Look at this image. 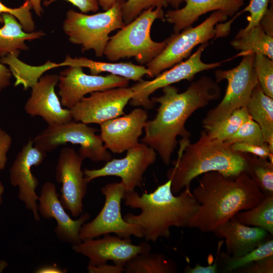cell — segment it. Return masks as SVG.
<instances>
[{
  "label": "cell",
  "instance_id": "obj_1",
  "mask_svg": "<svg viewBox=\"0 0 273 273\" xmlns=\"http://www.w3.org/2000/svg\"><path fill=\"white\" fill-rule=\"evenodd\" d=\"M163 94L151 101L159 106L155 117L147 120L143 143L157 152L163 162L169 165L177 141L176 138L189 139L191 133L185 124L196 111L219 99L221 88L218 82L207 76L193 82L184 92L171 85L162 88Z\"/></svg>",
  "mask_w": 273,
  "mask_h": 273
},
{
  "label": "cell",
  "instance_id": "obj_2",
  "mask_svg": "<svg viewBox=\"0 0 273 273\" xmlns=\"http://www.w3.org/2000/svg\"><path fill=\"white\" fill-rule=\"evenodd\" d=\"M201 175L192 192L199 206L188 224L201 232H213L238 212L253 208L265 197L245 171L234 176L217 171Z\"/></svg>",
  "mask_w": 273,
  "mask_h": 273
},
{
  "label": "cell",
  "instance_id": "obj_3",
  "mask_svg": "<svg viewBox=\"0 0 273 273\" xmlns=\"http://www.w3.org/2000/svg\"><path fill=\"white\" fill-rule=\"evenodd\" d=\"M171 185V179H168L152 193L140 196L133 191L124 195L125 206L139 208L141 212L138 215L128 213L123 218L140 227L147 242H156L159 238L168 239L172 226L188 227L189 219L198 208L199 204L190 188H185L175 196Z\"/></svg>",
  "mask_w": 273,
  "mask_h": 273
},
{
  "label": "cell",
  "instance_id": "obj_4",
  "mask_svg": "<svg viewBox=\"0 0 273 273\" xmlns=\"http://www.w3.org/2000/svg\"><path fill=\"white\" fill-rule=\"evenodd\" d=\"M179 145L177 158L167 172L174 194L190 188L194 178L208 172L217 171L234 176L244 171L243 153L233 150L223 141L211 138L205 130L196 142L191 143L189 139H182Z\"/></svg>",
  "mask_w": 273,
  "mask_h": 273
},
{
  "label": "cell",
  "instance_id": "obj_5",
  "mask_svg": "<svg viewBox=\"0 0 273 273\" xmlns=\"http://www.w3.org/2000/svg\"><path fill=\"white\" fill-rule=\"evenodd\" d=\"M157 19L165 20L163 8H150L143 11L129 23L110 37L104 55L111 62L133 57L141 65H146L164 49L166 39L156 42L152 39L151 29Z\"/></svg>",
  "mask_w": 273,
  "mask_h": 273
},
{
  "label": "cell",
  "instance_id": "obj_6",
  "mask_svg": "<svg viewBox=\"0 0 273 273\" xmlns=\"http://www.w3.org/2000/svg\"><path fill=\"white\" fill-rule=\"evenodd\" d=\"M123 2L119 0L109 10L92 15L68 10L63 29L70 42L81 46L82 52L92 50L96 56L102 57L110 33L125 25L122 12Z\"/></svg>",
  "mask_w": 273,
  "mask_h": 273
},
{
  "label": "cell",
  "instance_id": "obj_7",
  "mask_svg": "<svg viewBox=\"0 0 273 273\" xmlns=\"http://www.w3.org/2000/svg\"><path fill=\"white\" fill-rule=\"evenodd\" d=\"M228 18L224 12L214 11L197 26L187 27L166 39V44L162 51L146 65L151 77H156L164 70L187 59L197 45L207 42L213 38L228 35L230 30L224 23L216 25Z\"/></svg>",
  "mask_w": 273,
  "mask_h": 273
},
{
  "label": "cell",
  "instance_id": "obj_8",
  "mask_svg": "<svg viewBox=\"0 0 273 273\" xmlns=\"http://www.w3.org/2000/svg\"><path fill=\"white\" fill-rule=\"evenodd\" d=\"M254 54L243 56L238 65L229 70L218 69L214 72L215 81L225 79L228 86L222 100L209 110L202 123L206 128L228 117L234 110L245 107L252 91L258 83L253 66Z\"/></svg>",
  "mask_w": 273,
  "mask_h": 273
},
{
  "label": "cell",
  "instance_id": "obj_9",
  "mask_svg": "<svg viewBox=\"0 0 273 273\" xmlns=\"http://www.w3.org/2000/svg\"><path fill=\"white\" fill-rule=\"evenodd\" d=\"M97 130L85 123L71 120L63 124L48 125L33 141L35 146L46 153L67 143L79 145L80 148L78 153L84 159L107 162L112 159V155L100 135L96 134Z\"/></svg>",
  "mask_w": 273,
  "mask_h": 273
},
{
  "label": "cell",
  "instance_id": "obj_10",
  "mask_svg": "<svg viewBox=\"0 0 273 273\" xmlns=\"http://www.w3.org/2000/svg\"><path fill=\"white\" fill-rule=\"evenodd\" d=\"M101 192L105 197L104 205L93 220L82 225L79 233L81 240L110 233L124 239L131 236L143 238L141 228L127 222L122 216L121 202L125 193L122 182L109 183L102 188Z\"/></svg>",
  "mask_w": 273,
  "mask_h": 273
},
{
  "label": "cell",
  "instance_id": "obj_11",
  "mask_svg": "<svg viewBox=\"0 0 273 273\" xmlns=\"http://www.w3.org/2000/svg\"><path fill=\"white\" fill-rule=\"evenodd\" d=\"M209 44L208 42L201 44L197 50L186 61L160 73L153 80L147 81L141 79L137 81L131 87L133 94L129 104L132 106H142L145 109H151L155 103L149 97L156 90L183 80L191 81L197 74L220 66L222 61L206 63L201 60L202 53Z\"/></svg>",
  "mask_w": 273,
  "mask_h": 273
},
{
  "label": "cell",
  "instance_id": "obj_12",
  "mask_svg": "<svg viewBox=\"0 0 273 273\" xmlns=\"http://www.w3.org/2000/svg\"><path fill=\"white\" fill-rule=\"evenodd\" d=\"M156 152L144 143L127 150L126 156L121 159H111L101 168L84 169V176L89 183L103 176H116L121 178L125 192L141 187L143 175L147 168L156 160Z\"/></svg>",
  "mask_w": 273,
  "mask_h": 273
},
{
  "label": "cell",
  "instance_id": "obj_13",
  "mask_svg": "<svg viewBox=\"0 0 273 273\" xmlns=\"http://www.w3.org/2000/svg\"><path fill=\"white\" fill-rule=\"evenodd\" d=\"M83 160L73 148L64 147L60 150L56 167L55 179L62 184L60 202L75 217L83 213L88 184L81 169Z\"/></svg>",
  "mask_w": 273,
  "mask_h": 273
},
{
  "label": "cell",
  "instance_id": "obj_14",
  "mask_svg": "<svg viewBox=\"0 0 273 273\" xmlns=\"http://www.w3.org/2000/svg\"><path fill=\"white\" fill-rule=\"evenodd\" d=\"M131 87H120L97 91L83 97L70 110L72 119L86 124H101L124 115V109L131 99Z\"/></svg>",
  "mask_w": 273,
  "mask_h": 273
},
{
  "label": "cell",
  "instance_id": "obj_15",
  "mask_svg": "<svg viewBox=\"0 0 273 273\" xmlns=\"http://www.w3.org/2000/svg\"><path fill=\"white\" fill-rule=\"evenodd\" d=\"M72 249L87 257L89 265L98 266L111 260L114 264L124 267L137 255L149 253L151 247L146 242L133 245L130 238L124 239L108 234L104 235L101 239L82 241L72 246Z\"/></svg>",
  "mask_w": 273,
  "mask_h": 273
},
{
  "label": "cell",
  "instance_id": "obj_16",
  "mask_svg": "<svg viewBox=\"0 0 273 273\" xmlns=\"http://www.w3.org/2000/svg\"><path fill=\"white\" fill-rule=\"evenodd\" d=\"M30 138L18 153L11 168L9 179L11 185L18 188V198L23 202L25 207L31 211L35 220H40L38 210L39 196L36 189L39 180L31 172L32 166L41 164L47 156V153L39 147L34 146Z\"/></svg>",
  "mask_w": 273,
  "mask_h": 273
},
{
  "label": "cell",
  "instance_id": "obj_17",
  "mask_svg": "<svg viewBox=\"0 0 273 273\" xmlns=\"http://www.w3.org/2000/svg\"><path fill=\"white\" fill-rule=\"evenodd\" d=\"M129 80L109 74H87L80 67H68L60 72L58 83L62 106L70 109L88 94L108 89L127 87Z\"/></svg>",
  "mask_w": 273,
  "mask_h": 273
},
{
  "label": "cell",
  "instance_id": "obj_18",
  "mask_svg": "<svg viewBox=\"0 0 273 273\" xmlns=\"http://www.w3.org/2000/svg\"><path fill=\"white\" fill-rule=\"evenodd\" d=\"M59 75L47 74L41 76L31 86V93L24 106L25 112L32 117L40 116L48 124L54 125L72 120L70 109L62 106L55 87Z\"/></svg>",
  "mask_w": 273,
  "mask_h": 273
},
{
  "label": "cell",
  "instance_id": "obj_19",
  "mask_svg": "<svg viewBox=\"0 0 273 273\" xmlns=\"http://www.w3.org/2000/svg\"><path fill=\"white\" fill-rule=\"evenodd\" d=\"M148 118L147 111L138 108L101 124L100 136L105 148L121 154L138 145Z\"/></svg>",
  "mask_w": 273,
  "mask_h": 273
},
{
  "label": "cell",
  "instance_id": "obj_20",
  "mask_svg": "<svg viewBox=\"0 0 273 273\" xmlns=\"http://www.w3.org/2000/svg\"><path fill=\"white\" fill-rule=\"evenodd\" d=\"M38 201L39 215L45 219L54 218L56 221L54 232L60 240L72 246L82 242L79 233L82 225L90 218L88 213H82L77 219H72L60 202L55 185L50 181L42 186Z\"/></svg>",
  "mask_w": 273,
  "mask_h": 273
},
{
  "label": "cell",
  "instance_id": "obj_21",
  "mask_svg": "<svg viewBox=\"0 0 273 273\" xmlns=\"http://www.w3.org/2000/svg\"><path fill=\"white\" fill-rule=\"evenodd\" d=\"M245 0H184L181 9L169 10L165 13V20L173 25L174 33L192 26L199 17L211 11H221L232 17L244 5Z\"/></svg>",
  "mask_w": 273,
  "mask_h": 273
},
{
  "label": "cell",
  "instance_id": "obj_22",
  "mask_svg": "<svg viewBox=\"0 0 273 273\" xmlns=\"http://www.w3.org/2000/svg\"><path fill=\"white\" fill-rule=\"evenodd\" d=\"M213 232L225 239V252L234 257L248 253L272 236L261 228L242 224L234 217L216 227Z\"/></svg>",
  "mask_w": 273,
  "mask_h": 273
},
{
  "label": "cell",
  "instance_id": "obj_23",
  "mask_svg": "<svg viewBox=\"0 0 273 273\" xmlns=\"http://www.w3.org/2000/svg\"><path fill=\"white\" fill-rule=\"evenodd\" d=\"M60 67H80L89 69L90 74L98 75L102 72L123 77L128 80L138 81L147 75L151 77L148 69L143 65L131 62L109 63L94 61L85 57L72 58L67 55L64 61L59 63Z\"/></svg>",
  "mask_w": 273,
  "mask_h": 273
},
{
  "label": "cell",
  "instance_id": "obj_24",
  "mask_svg": "<svg viewBox=\"0 0 273 273\" xmlns=\"http://www.w3.org/2000/svg\"><path fill=\"white\" fill-rule=\"evenodd\" d=\"M3 26L0 28V57L13 55L18 57L21 51H27L26 41L41 38L42 31L27 32L24 30L18 20L12 14H2Z\"/></svg>",
  "mask_w": 273,
  "mask_h": 273
},
{
  "label": "cell",
  "instance_id": "obj_25",
  "mask_svg": "<svg viewBox=\"0 0 273 273\" xmlns=\"http://www.w3.org/2000/svg\"><path fill=\"white\" fill-rule=\"evenodd\" d=\"M246 108L260 126L264 141L273 151V99L265 95L258 83Z\"/></svg>",
  "mask_w": 273,
  "mask_h": 273
},
{
  "label": "cell",
  "instance_id": "obj_26",
  "mask_svg": "<svg viewBox=\"0 0 273 273\" xmlns=\"http://www.w3.org/2000/svg\"><path fill=\"white\" fill-rule=\"evenodd\" d=\"M231 44L240 51L239 56L260 54L273 60V37L266 34L260 24L248 30L240 29Z\"/></svg>",
  "mask_w": 273,
  "mask_h": 273
},
{
  "label": "cell",
  "instance_id": "obj_27",
  "mask_svg": "<svg viewBox=\"0 0 273 273\" xmlns=\"http://www.w3.org/2000/svg\"><path fill=\"white\" fill-rule=\"evenodd\" d=\"M177 263L160 253L140 254L128 261L124 266L126 273H174Z\"/></svg>",
  "mask_w": 273,
  "mask_h": 273
},
{
  "label": "cell",
  "instance_id": "obj_28",
  "mask_svg": "<svg viewBox=\"0 0 273 273\" xmlns=\"http://www.w3.org/2000/svg\"><path fill=\"white\" fill-rule=\"evenodd\" d=\"M0 62L7 65L10 69L16 79L14 85H22L25 90L31 87L46 71L54 67L53 62L50 61L40 66H30L13 55L1 57Z\"/></svg>",
  "mask_w": 273,
  "mask_h": 273
},
{
  "label": "cell",
  "instance_id": "obj_29",
  "mask_svg": "<svg viewBox=\"0 0 273 273\" xmlns=\"http://www.w3.org/2000/svg\"><path fill=\"white\" fill-rule=\"evenodd\" d=\"M243 155L244 171L265 196H273V162L251 154Z\"/></svg>",
  "mask_w": 273,
  "mask_h": 273
},
{
  "label": "cell",
  "instance_id": "obj_30",
  "mask_svg": "<svg viewBox=\"0 0 273 273\" xmlns=\"http://www.w3.org/2000/svg\"><path fill=\"white\" fill-rule=\"evenodd\" d=\"M273 255V240L270 238L262 243L251 251L239 257L230 255L219 251L218 258V268L223 272H234L246 265L265 257Z\"/></svg>",
  "mask_w": 273,
  "mask_h": 273
},
{
  "label": "cell",
  "instance_id": "obj_31",
  "mask_svg": "<svg viewBox=\"0 0 273 273\" xmlns=\"http://www.w3.org/2000/svg\"><path fill=\"white\" fill-rule=\"evenodd\" d=\"M246 225L261 228L273 235V196H266L257 206L234 216Z\"/></svg>",
  "mask_w": 273,
  "mask_h": 273
},
{
  "label": "cell",
  "instance_id": "obj_32",
  "mask_svg": "<svg viewBox=\"0 0 273 273\" xmlns=\"http://www.w3.org/2000/svg\"><path fill=\"white\" fill-rule=\"evenodd\" d=\"M251 118L246 107L234 110L228 117L204 128L212 139L224 141Z\"/></svg>",
  "mask_w": 273,
  "mask_h": 273
},
{
  "label": "cell",
  "instance_id": "obj_33",
  "mask_svg": "<svg viewBox=\"0 0 273 273\" xmlns=\"http://www.w3.org/2000/svg\"><path fill=\"white\" fill-rule=\"evenodd\" d=\"M223 142L230 146L235 143H247L260 146L267 145L264 141L260 126L251 117Z\"/></svg>",
  "mask_w": 273,
  "mask_h": 273
},
{
  "label": "cell",
  "instance_id": "obj_34",
  "mask_svg": "<svg viewBox=\"0 0 273 273\" xmlns=\"http://www.w3.org/2000/svg\"><path fill=\"white\" fill-rule=\"evenodd\" d=\"M254 68L264 93L273 99V61L262 54L255 55Z\"/></svg>",
  "mask_w": 273,
  "mask_h": 273
},
{
  "label": "cell",
  "instance_id": "obj_35",
  "mask_svg": "<svg viewBox=\"0 0 273 273\" xmlns=\"http://www.w3.org/2000/svg\"><path fill=\"white\" fill-rule=\"evenodd\" d=\"M166 0H126L122 5L123 20L125 25L137 17L143 11L150 8H166Z\"/></svg>",
  "mask_w": 273,
  "mask_h": 273
},
{
  "label": "cell",
  "instance_id": "obj_36",
  "mask_svg": "<svg viewBox=\"0 0 273 273\" xmlns=\"http://www.w3.org/2000/svg\"><path fill=\"white\" fill-rule=\"evenodd\" d=\"M32 6L29 0H25L18 8H10L0 1V24H3L2 14L9 13L13 15L21 24L24 30L27 32L34 31L35 23L31 13Z\"/></svg>",
  "mask_w": 273,
  "mask_h": 273
},
{
  "label": "cell",
  "instance_id": "obj_37",
  "mask_svg": "<svg viewBox=\"0 0 273 273\" xmlns=\"http://www.w3.org/2000/svg\"><path fill=\"white\" fill-rule=\"evenodd\" d=\"M269 0H250L249 4L237 15L248 12L250 16L248 17V24L244 29H249L259 24L263 14L268 8Z\"/></svg>",
  "mask_w": 273,
  "mask_h": 273
},
{
  "label": "cell",
  "instance_id": "obj_38",
  "mask_svg": "<svg viewBox=\"0 0 273 273\" xmlns=\"http://www.w3.org/2000/svg\"><path fill=\"white\" fill-rule=\"evenodd\" d=\"M231 147L236 152L251 154L273 162V151L267 145L260 146L247 143H235L232 144Z\"/></svg>",
  "mask_w": 273,
  "mask_h": 273
},
{
  "label": "cell",
  "instance_id": "obj_39",
  "mask_svg": "<svg viewBox=\"0 0 273 273\" xmlns=\"http://www.w3.org/2000/svg\"><path fill=\"white\" fill-rule=\"evenodd\" d=\"M236 273H272L273 255L255 261L235 270Z\"/></svg>",
  "mask_w": 273,
  "mask_h": 273
},
{
  "label": "cell",
  "instance_id": "obj_40",
  "mask_svg": "<svg viewBox=\"0 0 273 273\" xmlns=\"http://www.w3.org/2000/svg\"><path fill=\"white\" fill-rule=\"evenodd\" d=\"M223 241L218 242L217 253L215 260L212 264H209L207 266H202L199 263L191 267L189 265H187L184 270L185 273H216L218 272V253L220 250Z\"/></svg>",
  "mask_w": 273,
  "mask_h": 273
},
{
  "label": "cell",
  "instance_id": "obj_41",
  "mask_svg": "<svg viewBox=\"0 0 273 273\" xmlns=\"http://www.w3.org/2000/svg\"><path fill=\"white\" fill-rule=\"evenodd\" d=\"M12 144L11 136L0 126V170H3L6 166L7 154Z\"/></svg>",
  "mask_w": 273,
  "mask_h": 273
},
{
  "label": "cell",
  "instance_id": "obj_42",
  "mask_svg": "<svg viewBox=\"0 0 273 273\" xmlns=\"http://www.w3.org/2000/svg\"><path fill=\"white\" fill-rule=\"evenodd\" d=\"M56 0H49L45 2V6H48ZM79 9L81 13L90 12H96L99 9L97 0H66Z\"/></svg>",
  "mask_w": 273,
  "mask_h": 273
},
{
  "label": "cell",
  "instance_id": "obj_43",
  "mask_svg": "<svg viewBox=\"0 0 273 273\" xmlns=\"http://www.w3.org/2000/svg\"><path fill=\"white\" fill-rule=\"evenodd\" d=\"M259 24L265 33L273 37V7L270 6L262 17Z\"/></svg>",
  "mask_w": 273,
  "mask_h": 273
},
{
  "label": "cell",
  "instance_id": "obj_44",
  "mask_svg": "<svg viewBox=\"0 0 273 273\" xmlns=\"http://www.w3.org/2000/svg\"><path fill=\"white\" fill-rule=\"evenodd\" d=\"M87 269L89 273H121L124 271V267L116 264L109 265L107 263L98 266L88 265Z\"/></svg>",
  "mask_w": 273,
  "mask_h": 273
},
{
  "label": "cell",
  "instance_id": "obj_45",
  "mask_svg": "<svg viewBox=\"0 0 273 273\" xmlns=\"http://www.w3.org/2000/svg\"><path fill=\"white\" fill-rule=\"evenodd\" d=\"M12 76V74L9 67L0 62V91L10 86Z\"/></svg>",
  "mask_w": 273,
  "mask_h": 273
},
{
  "label": "cell",
  "instance_id": "obj_46",
  "mask_svg": "<svg viewBox=\"0 0 273 273\" xmlns=\"http://www.w3.org/2000/svg\"><path fill=\"white\" fill-rule=\"evenodd\" d=\"M37 273H63L66 272V269H62L56 264L41 266L36 269Z\"/></svg>",
  "mask_w": 273,
  "mask_h": 273
},
{
  "label": "cell",
  "instance_id": "obj_47",
  "mask_svg": "<svg viewBox=\"0 0 273 273\" xmlns=\"http://www.w3.org/2000/svg\"><path fill=\"white\" fill-rule=\"evenodd\" d=\"M99 6L104 11H107L112 8L119 0H97ZM125 1L126 0H122Z\"/></svg>",
  "mask_w": 273,
  "mask_h": 273
},
{
  "label": "cell",
  "instance_id": "obj_48",
  "mask_svg": "<svg viewBox=\"0 0 273 273\" xmlns=\"http://www.w3.org/2000/svg\"><path fill=\"white\" fill-rule=\"evenodd\" d=\"M41 1L42 0H29L36 15L39 17H40L43 14V9L41 5Z\"/></svg>",
  "mask_w": 273,
  "mask_h": 273
},
{
  "label": "cell",
  "instance_id": "obj_49",
  "mask_svg": "<svg viewBox=\"0 0 273 273\" xmlns=\"http://www.w3.org/2000/svg\"><path fill=\"white\" fill-rule=\"evenodd\" d=\"M168 5H170L174 9L179 8L180 5L184 2V0H166Z\"/></svg>",
  "mask_w": 273,
  "mask_h": 273
},
{
  "label": "cell",
  "instance_id": "obj_50",
  "mask_svg": "<svg viewBox=\"0 0 273 273\" xmlns=\"http://www.w3.org/2000/svg\"><path fill=\"white\" fill-rule=\"evenodd\" d=\"M5 191V187L3 184L0 181V205L3 203V195Z\"/></svg>",
  "mask_w": 273,
  "mask_h": 273
}]
</instances>
